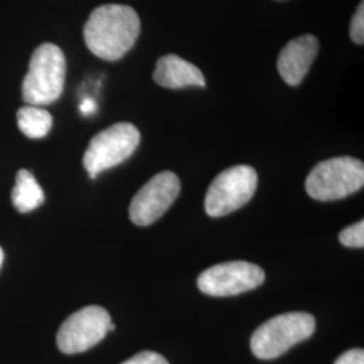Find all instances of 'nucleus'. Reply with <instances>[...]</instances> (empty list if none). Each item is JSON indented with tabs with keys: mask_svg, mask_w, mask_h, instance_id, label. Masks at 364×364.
Masks as SVG:
<instances>
[{
	"mask_svg": "<svg viewBox=\"0 0 364 364\" xmlns=\"http://www.w3.org/2000/svg\"><path fill=\"white\" fill-rule=\"evenodd\" d=\"M141 33L136 11L124 4L95 9L84 27L87 48L105 61H117L130 52Z\"/></svg>",
	"mask_w": 364,
	"mask_h": 364,
	"instance_id": "obj_1",
	"label": "nucleus"
},
{
	"mask_svg": "<svg viewBox=\"0 0 364 364\" xmlns=\"http://www.w3.org/2000/svg\"><path fill=\"white\" fill-rule=\"evenodd\" d=\"M66 60L54 43H42L31 58L22 82V97L27 105L42 107L57 102L65 87Z\"/></svg>",
	"mask_w": 364,
	"mask_h": 364,
	"instance_id": "obj_2",
	"label": "nucleus"
},
{
	"mask_svg": "<svg viewBox=\"0 0 364 364\" xmlns=\"http://www.w3.org/2000/svg\"><path fill=\"white\" fill-rule=\"evenodd\" d=\"M314 331L316 320L311 313H282L255 329L250 340L251 351L258 359H277L311 338Z\"/></svg>",
	"mask_w": 364,
	"mask_h": 364,
	"instance_id": "obj_3",
	"label": "nucleus"
},
{
	"mask_svg": "<svg viewBox=\"0 0 364 364\" xmlns=\"http://www.w3.org/2000/svg\"><path fill=\"white\" fill-rule=\"evenodd\" d=\"M363 185V162L352 156L331 158L317 164L305 182L308 195L318 201L346 198Z\"/></svg>",
	"mask_w": 364,
	"mask_h": 364,
	"instance_id": "obj_4",
	"label": "nucleus"
},
{
	"mask_svg": "<svg viewBox=\"0 0 364 364\" xmlns=\"http://www.w3.org/2000/svg\"><path fill=\"white\" fill-rule=\"evenodd\" d=\"M141 144V132L131 123H117L92 138L84 154V168L92 180L105 170L127 161Z\"/></svg>",
	"mask_w": 364,
	"mask_h": 364,
	"instance_id": "obj_5",
	"label": "nucleus"
},
{
	"mask_svg": "<svg viewBox=\"0 0 364 364\" xmlns=\"http://www.w3.org/2000/svg\"><path fill=\"white\" fill-rule=\"evenodd\" d=\"M258 186V174L248 165H237L221 171L209 186L205 212L210 218H223L245 207Z\"/></svg>",
	"mask_w": 364,
	"mask_h": 364,
	"instance_id": "obj_6",
	"label": "nucleus"
},
{
	"mask_svg": "<svg viewBox=\"0 0 364 364\" xmlns=\"http://www.w3.org/2000/svg\"><path fill=\"white\" fill-rule=\"evenodd\" d=\"M112 324L105 308L91 305L70 314L57 333V346L66 355L88 351L99 344Z\"/></svg>",
	"mask_w": 364,
	"mask_h": 364,
	"instance_id": "obj_7",
	"label": "nucleus"
},
{
	"mask_svg": "<svg viewBox=\"0 0 364 364\" xmlns=\"http://www.w3.org/2000/svg\"><path fill=\"white\" fill-rule=\"evenodd\" d=\"M264 282V272L258 264L246 260L224 262L200 274L198 289L213 297H230L259 287Z\"/></svg>",
	"mask_w": 364,
	"mask_h": 364,
	"instance_id": "obj_8",
	"label": "nucleus"
},
{
	"mask_svg": "<svg viewBox=\"0 0 364 364\" xmlns=\"http://www.w3.org/2000/svg\"><path fill=\"white\" fill-rule=\"evenodd\" d=\"M181 191L180 178L173 171H161L144 183L130 204V219L138 227L156 223L173 205Z\"/></svg>",
	"mask_w": 364,
	"mask_h": 364,
	"instance_id": "obj_9",
	"label": "nucleus"
},
{
	"mask_svg": "<svg viewBox=\"0 0 364 364\" xmlns=\"http://www.w3.org/2000/svg\"><path fill=\"white\" fill-rule=\"evenodd\" d=\"M318 53V39L312 34H305L291 39L279 53L278 72L290 87H297L308 75Z\"/></svg>",
	"mask_w": 364,
	"mask_h": 364,
	"instance_id": "obj_10",
	"label": "nucleus"
},
{
	"mask_svg": "<svg viewBox=\"0 0 364 364\" xmlns=\"http://www.w3.org/2000/svg\"><path fill=\"white\" fill-rule=\"evenodd\" d=\"M153 78L158 85L168 90L205 87L203 72L192 63L176 54H168L158 60Z\"/></svg>",
	"mask_w": 364,
	"mask_h": 364,
	"instance_id": "obj_11",
	"label": "nucleus"
},
{
	"mask_svg": "<svg viewBox=\"0 0 364 364\" xmlns=\"http://www.w3.org/2000/svg\"><path fill=\"white\" fill-rule=\"evenodd\" d=\"M11 200L21 213H28L43 204L45 193L31 171L21 169L16 173Z\"/></svg>",
	"mask_w": 364,
	"mask_h": 364,
	"instance_id": "obj_12",
	"label": "nucleus"
},
{
	"mask_svg": "<svg viewBox=\"0 0 364 364\" xmlns=\"http://www.w3.org/2000/svg\"><path fill=\"white\" fill-rule=\"evenodd\" d=\"M18 127L30 139H42L52 130L53 117L43 108L26 105L16 114Z\"/></svg>",
	"mask_w": 364,
	"mask_h": 364,
	"instance_id": "obj_13",
	"label": "nucleus"
},
{
	"mask_svg": "<svg viewBox=\"0 0 364 364\" xmlns=\"http://www.w3.org/2000/svg\"><path fill=\"white\" fill-rule=\"evenodd\" d=\"M338 240L343 246L351 248L364 247V221L360 220L350 227L344 228L340 235Z\"/></svg>",
	"mask_w": 364,
	"mask_h": 364,
	"instance_id": "obj_14",
	"label": "nucleus"
},
{
	"mask_svg": "<svg viewBox=\"0 0 364 364\" xmlns=\"http://www.w3.org/2000/svg\"><path fill=\"white\" fill-rule=\"evenodd\" d=\"M350 36L356 45H363L364 42V3L362 1L352 16Z\"/></svg>",
	"mask_w": 364,
	"mask_h": 364,
	"instance_id": "obj_15",
	"label": "nucleus"
},
{
	"mask_svg": "<svg viewBox=\"0 0 364 364\" xmlns=\"http://www.w3.org/2000/svg\"><path fill=\"white\" fill-rule=\"evenodd\" d=\"M122 364H169V362L156 352L144 351L134 355L129 360Z\"/></svg>",
	"mask_w": 364,
	"mask_h": 364,
	"instance_id": "obj_16",
	"label": "nucleus"
},
{
	"mask_svg": "<svg viewBox=\"0 0 364 364\" xmlns=\"http://www.w3.org/2000/svg\"><path fill=\"white\" fill-rule=\"evenodd\" d=\"M335 364H364V351L362 348H353L340 355Z\"/></svg>",
	"mask_w": 364,
	"mask_h": 364,
	"instance_id": "obj_17",
	"label": "nucleus"
},
{
	"mask_svg": "<svg viewBox=\"0 0 364 364\" xmlns=\"http://www.w3.org/2000/svg\"><path fill=\"white\" fill-rule=\"evenodd\" d=\"M96 109V105L92 102L91 99H85L81 105H80V111L82 115H91Z\"/></svg>",
	"mask_w": 364,
	"mask_h": 364,
	"instance_id": "obj_18",
	"label": "nucleus"
},
{
	"mask_svg": "<svg viewBox=\"0 0 364 364\" xmlns=\"http://www.w3.org/2000/svg\"><path fill=\"white\" fill-rule=\"evenodd\" d=\"M3 260H4V252H3V248L0 247V267L3 264Z\"/></svg>",
	"mask_w": 364,
	"mask_h": 364,
	"instance_id": "obj_19",
	"label": "nucleus"
}]
</instances>
